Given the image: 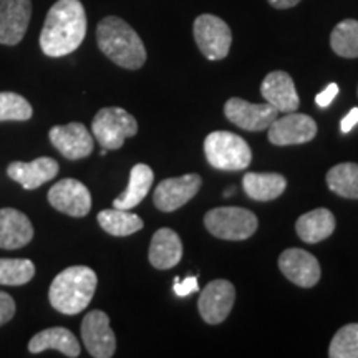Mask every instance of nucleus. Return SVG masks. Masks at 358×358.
<instances>
[{"instance_id": "obj_1", "label": "nucleus", "mask_w": 358, "mask_h": 358, "mask_svg": "<svg viewBox=\"0 0 358 358\" xmlns=\"http://www.w3.org/2000/svg\"><path fill=\"white\" fill-rule=\"evenodd\" d=\"M87 35V13L80 0H58L47 13L40 32V48L47 57L73 53Z\"/></svg>"}, {"instance_id": "obj_2", "label": "nucleus", "mask_w": 358, "mask_h": 358, "mask_svg": "<svg viewBox=\"0 0 358 358\" xmlns=\"http://www.w3.org/2000/svg\"><path fill=\"white\" fill-rule=\"evenodd\" d=\"M96 43L113 64L138 70L146 62V48L136 30L120 17H105L96 27Z\"/></svg>"}, {"instance_id": "obj_3", "label": "nucleus", "mask_w": 358, "mask_h": 358, "mask_svg": "<svg viewBox=\"0 0 358 358\" xmlns=\"http://www.w3.org/2000/svg\"><path fill=\"white\" fill-rule=\"evenodd\" d=\"M96 274L87 266L65 268L53 279L48 301L57 312L77 315L90 306L96 290Z\"/></svg>"}, {"instance_id": "obj_4", "label": "nucleus", "mask_w": 358, "mask_h": 358, "mask_svg": "<svg viewBox=\"0 0 358 358\" xmlns=\"http://www.w3.org/2000/svg\"><path fill=\"white\" fill-rule=\"evenodd\" d=\"M204 153L213 168L241 171L252 161V151L243 138L231 131H214L204 141Z\"/></svg>"}, {"instance_id": "obj_5", "label": "nucleus", "mask_w": 358, "mask_h": 358, "mask_svg": "<svg viewBox=\"0 0 358 358\" xmlns=\"http://www.w3.org/2000/svg\"><path fill=\"white\" fill-rule=\"evenodd\" d=\"M206 229L224 241L249 239L257 231L256 214L244 208H216L206 213Z\"/></svg>"}, {"instance_id": "obj_6", "label": "nucleus", "mask_w": 358, "mask_h": 358, "mask_svg": "<svg viewBox=\"0 0 358 358\" xmlns=\"http://www.w3.org/2000/svg\"><path fill=\"white\" fill-rule=\"evenodd\" d=\"M92 131L103 150H120L127 138H131L138 133V123L127 110L108 106V108H101L95 115Z\"/></svg>"}, {"instance_id": "obj_7", "label": "nucleus", "mask_w": 358, "mask_h": 358, "mask_svg": "<svg viewBox=\"0 0 358 358\" xmlns=\"http://www.w3.org/2000/svg\"><path fill=\"white\" fill-rule=\"evenodd\" d=\"M194 40L208 60H222L231 50L232 34L229 25L211 13H203L194 20Z\"/></svg>"}, {"instance_id": "obj_8", "label": "nucleus", "mask_w": 358, "mask_h": 358, "mask_svg": "<svg viewBox=\"0 0 358 358\" xmlns=\"http://www.w3.org/2000/svg\"><path fill=\"white\" fill-rule=\"evenodd\" d=\"M48 203L66 216L85 217L92 209V194L78 179L65 178L50 187Z\"/></svg>"}, {"instance_id": "obj_9", "label": "nucleus", "mask_w": 358, "mask_h": 358, "mask_svg": "<svg viewBox=\"0 0 358 358\" xmlns=\"http://www.w3.org/2000/svg\"><path fill=\"white\" fill-rule=\"evenodd\" d=\"M236 301V289L229 280L217 279L209 282L199 295V315L209 325L222 324L229 317Z\"/></svg>"}, {"instance_id": "obj_10", "label": "nucleus", "mask_w": 358, "mask_h": 358, "mask_svg": "<svg viewBox=\"0 0 358 358\" xmlns=\"http://www.w3.org/2000/svg\"><path fill=\"white\" fill-rule=\"evenodd\" d=\"M201 182L203 181H201L199 174H185L179 178L164 179L155 189L153 203L159 211H176L198 194Z\"/></svg>"}, {"instance_id": "obj_11", "label": "nucleus", "mask_w": 358, "mask_h": 358, "mask_svg": "<svg viewBox=\"0 0 358 358\" xmlns=\"http://www.w3.org/2000/svg\"><path fill=\"white\" fill-rule=\"evenodd\" d=\"M82 338L92 357L110 358L115 355L116 337L110 327V317L103 310H93L85 315Z\"/></svg>"}, {"instance_id": "obj_12", "label": "nucleus", "mask_w": 358, "mask_h": 358, "mask_svg": "<svg viewBox=\"0 0 358 358\" xmlns=\"http://www.w3.org/2000/svg\"><path fill=\"white\" fill-rule=\"evenodd\" d=\"M226 118L236 127L248 129V131H262L271 127L277 118L279 111L268 103H249L243 98H231L224 105Z\"/></svg>"}, {"instance_id": "obj_13", "label": "nucleus", "mask_w": 358, "mask_h": 358, "mask_svg": "<svg viewBox=\"0 0 358 358\" xmlns=\"http://www.w3.org/2000/svg\"><path fill=\"white\" fill-rule=\"evenodd\" d=\"M317 134V123L313 118L301 113H289L275 118L268 127V141L275 146L302 145L313 140Z\"/></svg>"}, {"instance_id": "obj_14", "label": "nucleus", "mask_w": 358, "mask_h": 358, "mask_svg": "<svg viewBox=\"0 0 358 358\" xmlns=\"http://www.w3.org/2000/svg\"><path fill=\"white\" fill-rule=\"evenodd\" d=\"M30 17L32 0H0V43H20L29 29Z\"/></svg>"}, {"instance_id": "obj_15", "label": "nucleus", "mask_w": 358, "mask_h": 358, "mask_svg": "<svg viewBox=\"0 0 358 358\" xmlns=\"http://www.w3.org/2000/svg\"><path fill=\"white\" fill-rule=\"evenodd\" d=\"M52 145L65 156L66 159L77 161L87 158L93 153V136L82 123H69L53 127L48 133Z\"/></svg>"}, {"instance_id": "obj_16", "label": "nucleus", "mask_w": 358, "mask_h": 358, "mask_svg": "<svg viewBox=\"0 0 358 358\" xmlns=\"http://www.w3.org/2000/svg\"><path fill=\"white\" fill-rule=\"evenodd\" d=\"M280 272L299 287L310 289L320 280V264L303 249H287L279 257Z\"/></svg>"}, {"instance_id": "obj_17", "label": "nucleus", "mask_w": 358, "mask_h": 358, "mask_svg": "<svg viewBox=\"0 0 358 358\" xmlns=\"http://www.w3.org/2000/svg\"><path fill=\"white\" fill-rule=\"evenodd\" d=\"M261 93L264 100L272 105L279 113H292L297 111L301 100L292 77L285 71H271L261 85Z\"/></svg>"}, {"instance_id": "obj_18", "label": "nucleus", "mask_w": 358, "mask_h": 358, "mask_svg": "<svg viewBox=\"0 0 358 358\" xmlns=\"http://www.w3.org/2000/svg\"><path fill=\"white\" fill-rule=\"evenodd\" d=\"M58 163L53 158L42 156L30 163L24 161H13L7 166L8 178L13 179L15 182L24 187L27 191L38 189L45 182L52 181L58 174Z\"/></svg>"}, {"instance_id": "obj_19", "label": "nucleus", "mask_w": 358, "mask_h": 358, "mask_svg": "<svg viewBox=\"0 0 358 358\" xmlns=\"http://www.w3.org/2000/svg\"><path fill=\"white\" fill-rule=\"evenodd\" d=\"M34 239V226L19 209H0V249H20Z\"/></svg>"}, {"instance_id": "obj_20", "label": "nucleus", "mask_w": 358, "mask_h": 358, "mask_svg": "<svg viewBox=\"0 0 358 358\" xmlns=\"http://www.w3.org/2000/svg\"><path fill=\"white\" fill-rule=\"evenodd\" d=\"M148 257H150L151 266L159 271H168L178 266L182 257V243L179 236L169 227L156 231L151 239Z\"/></svg>"}, {"instance_id": "obj_21", "label": "nucleus", "mask_w": 358, "mask_h": 358, "mask_svg": "<svg viewBox=\"0 0 358 358\" xmlns=\"http://www.w3.org/2000/svg\"><path fill=\"white\" fill-rule=\"evenodd\" d=\"M335 226H337V222H335L332 211L319 208L302 214L297 219V224H295V231H297V236L301 237L303 243L317 244L332 236Z\"/></svg>"}, {"instance_id": "obj_22", "label": "nucleus", "mask_w": 358, "mask_h": 358, "mask_svg": "<svg viewBox=\"0 0 358 358\" xmlns=\"http://www.w3.org/2000/svg\"><path fill=\"white\" fill-rule=\"evenodd\" d=\"M45 350H58L66 357H78L80 355V343L78 338L64 327H53L34 335L29 343L30 353H40Z\"/></svg>"}, {"instance_id": "obj_23", "label": "nucleus", "mask_w": 358, "mask_h": 358, "mask_svg": "<svg viewBox=\"0 0 358 358\" xmlns=\"http://www.w3.org/2000/svg\"><path fill=\"white\" fill-rule=\"evenodd\" d=\"M243 187L250 199L267 203L282 196L287 187V179L277 173H245Z\"/></svg>"}, {"instance_id": "obj_24", "label": "nucleus", "mask_w": 358, "mask_h": 358, "mask_svg": "<svg viewBox=\"0 0 358 358\" xmlns=\"http://www.w3.org/2000/svg\"><path fill=\"white\" fill-rule=\"evenodd\" d=\"M155 173L148 164H136L129 173L128 187L113 201L116 209H133L146 198V194L153 185Z\"/></svg>"}, {"instance_id": "obj_25", "label": "nucleus", "mask_w": 358, "mask_h": 358, "mask_svg": "<svg viewBox=\"0 0 358 358\" xmlns=\"http://www.w3.org/2000/svg\"><path fill=\"white\" fill-rule=\"evenodd\" d=\"M98 224L103 231L111 236L124 237L143 229V219L138 214L129 213V209H105L98 214Z\"/></svg>"}, {"instance_id": "obj_26", "label": "nucleus", "mask_w": 358, "mask_h": 358, "mask_svg": "<svg viewBox=\"0 0 358 358\" xmlns=\"http://www.w3.org/2000/svg\"><path fill=\"white\" fill-rule=\"evenodd\" d=\"M327 186L335 194L347 199H358V164L340 163L327 173Z\"/></svg>"}, {"instance_id": "obj_27", "label": "nucleus", "mask_w": 358, "mask_h": 358, "mask_svg": "<svg viewBox=\"0 0 358 358\" xmlns=\"http://www.w3.org/2000/svg\"><path fill=\"white\" fill-rule=\"evenodd\" d=\"M330 47L343 58H358V20H342L330 34Z\"/></svg>"}, {"instance_id": "obj_28", "label": "nucleus", "mask_w": 358, "mask_h": 358, "mask_svg": "<svg viewBox=\"0 0 358 358\" xmlns=\"http://www.w3.org/2000/svg\"><path fill=\"white\" fill-rule=\"evenodd\" d=\"M35 275V264L29 259H0V285H24Z\"/></svg>"}, {"instance_id": "obj_29", "label": "nucleus", "mask_w": 358, "mask_h": 358, "mask_svg": "<svg viewBox=\"0 0 358 358\" xmlns=\"http://www.w3.org/2000/svg\"><path fill=\"white\" fill-rule=\"evenodd\" d=\"M32 115V105L19 93H0V122H29Z\"/></svg>"}, {"instance_id": "obj_30", "label": "nucleus", "mask_w": 358, "mask_h": 358, "mask_svg": "<svg viewBox=\"0 0 358 358\" xmlns=\"http://www.w3.org/2000/svg\"><path fill=\"white\" fill-rule=\"evenodd\" d=\"M332 358H358V324L343 325L334 335L329 347Z\"/></svg>"}, {"instance_id": "obj_31", "label": "nucleus", "mask_w": 358, "mask_h": 358, "mask_svg": "<svg viewBox=\"0 0 358 358\" xmlns=\"http://www.w3.org/2000/svg\"><path fill=\"white\" fill-rule=\"evenodd\" d=\"M15 315V301L7 292L0 290V327L10 322Z\"/></svg>"}, {"instance_id": "obj_32", "label": "nucleus", "mask_w": 358, "mask_h": 358, "mask_svg": "<svg viewBox=\"0 0 358 358\" xmlns=\"http://www.w3.org/2000/svg\"><path fill=\"white\" fill-rule=\"evenodd\" d=\"M174 292L179 297H186V295H191L192 292H196V290H199V285H198V277L196 275H191V277H186V279L179 280L178 277L174 279Z\"/></svg>"}, {"instance_id": "obj_33", "label": "nucleus", "mask_w": 358, "mask_h": 358, "mask_svg": "<svg viewBox=\"0 0 358 358\" xmlns=\"http://www.w3.org/2000/svg\"><path fill=\"white\" fill-rule=\"evenodd\" d=\"M337 95H338V85L330 83L324 92L315 96V103L320 106V108H327V106L332 105V101L335 100V96Z\"/></svg>"}, {"instance_id": "obj_34", "label": "nucleus", "mask_w": 358, "mask_h": 358, "mask_svg": "<svg viewBox=\"0 0 358 358\" xmlns=\"http://www.w3.org/2000/svg\"><path fill=\"white\" fill-rule=\"evenodd\" d=\"M357 123H358V108H352L345 116H343L342 122H340V129H342V133H348L352 131Z\"/></svg>"}, {"instance_id": "obj_35", "label": "nucleus", "mask_w": 358, "mask_h": 358, "mask_svg": "<svg viewBox=\"0 0 358 358\" xmlns=\"http://www.w3.org/2000/svg\"><path fill=\"white\" fill-rule=\"evenodd\" d=\"M299 2H301V0H268V3L275 8H290L297 6Z\"/></svg>"}, {"instance_id": "obj_36", "label": "nucleus", "mask_w": 358, "mask_h": 358, "mask_svg": "<svg viewBox=\"0 0 358 358\" xmlns=\"http://www.w3.org/2000/svg\"><path fill=\"white\" fill-rule=\"evenodd\" d=\"M232 191H234V189H226V196H231Z\"/></svg>"}]
</instances>
